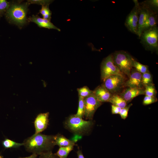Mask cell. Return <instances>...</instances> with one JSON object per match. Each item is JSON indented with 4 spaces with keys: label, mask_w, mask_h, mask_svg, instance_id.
I'll list each match as a JSON object with an SVG mask.
<instances>
[{
    "label": "cell",
    "mask_w": 158,
    "mask_h": 158,
    "mask_svg": "<svg viewBox=\"0 0 158 158\" xmlns=\"http://www.w3.org/2000/svg\"><path fill=\"white\" fill-rule=\"evenodd\" d=\"M54 135H47L41 133H35L24 141L23 145L27 151L38 156L52 150L55 145Z\"/></svg>",
    "instance_id": "cell-1"
},
{
    "label": "cell",
    "mask_w": 158,
    "mask_h": 158,
    "mask_svg": "<svg viewBox=\"0 0 158 158\" xmlns=\"http://www.w3.org/2000/svg\"><path fill=\"white\" fill-rule=\"evenodd\" d=\"M18 2L10 3L9 7L4 15L9 23L20 28L28 22L27 14L29 4L27 2L24 3Z\"/></svg>",
    "instance_id": "cell-2"
},
{
    "label": "cell",
    "mask_w": 158,
    "mask_h": 158,
    "mask_svg": "<svg viewBox=\"0 0 158 158\" xmlns=\"http://www.w3.org/2000/svg\"><path fill=\"white\" fill-rule=\"evenodd\" d=\"M93 124L92 120H85L75 114L70 116L64 123L66 128L71 132L80 135H86L89 133Z\"/></svg>",
    "instance_id": "cell-3"
},
{
    "label": "cell",
    "mask_w": 158,
    "mask_h": 158,
    "mask_svg": "<svg viewBox=\"0 0 158 158\" xmlns=\"http://www.w3.org/2000/svg\"><path fill=\"white\" fill-rule=\"evenodd\" d=\"M112 55L114 65L128 78L133 68V62L135 59L129 54L123 51H116Z\"/></svg>",
    "instance_id": "cell-4"
},
{
    "label": "cell",
    "mask_w": 158,
    "mask_h": 158,
    "mask_svg": "<svg viewBox=\"0 0 158 158\" xmlns=\"http://www.w3.org/2000/svg\"><path fill=\"white\" fill-rule=\"evenodd\" d=\"M127 80L126 76L114 75L106 78L102 84L112 95L119 94L125 88V83Z\"/></svg>",
    "instance_id": "cell-5"
},
{
    "label": "cell",
    "mask_w": 158,
    "mask_h": 158,
    "mask_svg": "<svg viewBox=\"0 0 158 158\" xmlns=\"http://www.w3.org/2000/svg\"><path fill=\"white\" fill-rule=\"evenodd\" d=\"M100 70L101 79L103 81L112 75L126 76L114 65L112 54L109 55L103 60L101 64Z\"/></svg>",
    "instance_id": "cell-6"
},
{
    "label": "cell",
    "mask_w": 158,
    "mask_h": 158,
    "mask_svg": "<svg viewBox=\"0 0 158 158\" xmlns=\"http://www.w3.org/2000/svg\"><path fill=\"white\" fill-rule=\"evenodd\" d=\"M143 44L151 50L157 49L158 30L156 27L144 31L140 37Z\"/></svg>",
    "instance_id": "cell-7"
},
{
    "label": "cell",
    "mask_w": 158,
    "mask_h": 158,
    "mask_svg": "<svg viewBox=\"0 0 158 158\" xmlns=\"http://www.w3.org/2000/svg\"><path fill=\"white\" fill-rule=\"evenodd\" d=\"M133 1L135 6L127 16L125 24L130 31L137 35L140 6L138 1Z\"/></svg>",
    "instance_id": "cell-8"
},
{
    "label": "cell",
    "mask_w": 158,
    "mask_h": 158,
    "mask_svg": "<svg viewBox=\"0 0 158 158\" xmlns=\"http://www.w3.org/2000/svg\"><path fill=\"white\" fill-rule=\"evenodd\" d=\"M85 111L84 116L87 119L92 120L97 109L102 103L99 101L93 94L84 98Z\"/></svg>",
    "instance_id": "cell-9"
},
{
    "label": "cell",
    "mask_w": 158,
    "mask_h": 158,
    "mask_svg": "<svg viewBox=\"0 0 158 158\" xmlns=\"http://www.w3.org/2000/svg\"><path fill=\"white\" fill-rule=\"evenodd\" d=\"M142 76V74L133 68L129 78L125 82V87L143 88Z\"/></svg>",
    "instance_id": "cell-10"
},
{
    "label": "cell",
    "mask_w": 158,
    "mask_h": 158,
    "mask_svg": "<svg viewBox=\"0 0 158 158\" xmlns=\"http://www.w3.org/2000/svg\"><path fill=\"white\" fill-rule=\"evenodd\" d=\"M128 103L136 97L145 95L143 88L127 87L119 94Z\"/></svg>",
    "instance_id": "cell-11"
},
{
    "label": "cell",
    "mask_w": 158,
    "mask_h": 158,
    "mask_svg": "<svg viewBox=\"0 0 158 158\" xmlns=\"http://www.w3.org/2000/svg\"><path fill=\"white\" fill-rule=\"evenodd\" d=\"M49 113H40L35 118L34 124L36 134L40 133L44 130L48 126L49 124Z\"/></svg>",
    "instance_id": "cell-12"
},
{
    "label": "cell",
    "mask_w": 158,
    "mask_h": 158,
    "mask_svg": "<svg viewBox=\"0 0 158 158\" xmlns=\"http://www.w3.org/2000/svg\"><path fill=\"white\" fill-rule=\"evenodd\" d=\"M28 22H33L40 28H47L49 29H54L59 31H60L61 30L54 25L50 21L42 18L37 15H32L28 18Z\"/></svg>",
    "instance_id": "cell-13"
},
{
    "label": "cell",
    "mask_w": 158,
    "mask_h": 158,
    "mask_svg": "<svg viewBox=\"0 0 158 158\" xmlns=\"http://www.w3.org/2000/svg\"><path fill=\"white\" fill-rule=\"evenodd\" d=\"M151 13L147 7H140L137 31V35L139 37L143 32L144 25Z\"/></svg>",
    "instance_id": "cell-14"
},
{
    "label": "cell",
    "mask_w": 158,
    "mask_h": 158,
    "mask_svg": "<svg viewBox=\"0 0 158 158\" xmlns=\"http://www.w3.org/2000/svg\"><path fill=\"white\" fill-rule=\"evenodd\" d=\"M93 91V95L101 103L108 102L112 95L102 84L98 86Z\"/></svg>",
    "instance_id": "cell-15"
},
{
    "label": "cell",
    "mask_w": 158,
    "mask_h": 158,
    "mask_svg": "<svg viewBox=\"0 0 158 158\" xmlns=\"http://www.w3.org/2000/svg\"><path fill=\"white\" fill-rule=\"evenodd\" d=\"M54 140L55 145L59 146V147H65L71 145H75V142L68 139L63 135L58 134L54 135Z\"/></svg>",
    "instance_id": "cell-16"
},
{
    "label": "cell",
    "mask_w": 158,
    "mask_h": 158,
    "mask_svg": "<svg viewBox=\"0 0 158 158\" xmlns=\"http://www.w3.org/2000/svg\"><path fill=\"white\" fill-rule=\"evenodd\" d=\"M108 102L111 103L112 105L123 108L127 105V103L124 99L119 94L112 95Z\"/></svg>",
    "instance_id": "cell-17"
},
{
    "label": "cell",
    "mask_w": 158,
    "mask_h": 158,
    "mask_svg": "<svg viewBox=\"0 0 158 158\" xmlns=\"http://www.w3.org/2000/svg\"><path fill=\"white\" fill-rule=\"evenodd\" d=\"M157 23L156 17L151 12L144 25L143 32L156 27Z\"/></svg>",
    "instance_id": "cell-18"
},
{
    "label": "cell",
    "mask_w": 158,
    "mask_h": 158,
    "mask_svg": "<svg viewBox=\"0 0 158 158\" xmlns=\"http://www.w3.org/2000/svg\"><path fill=\"white\" fill-rule=\"evenodd\" d=\"M74 145L60 147L57 152L55 153L58 158H67L69 153L73 149Z\"/></svg>",
    "instance_id": "cell-19"
},
{
    "label": "cell",
    "mask_w": 158,
    "mask_h": 158,
    "mask_svg": "<svg viewBox=\"0 0 158 158\" xmlns=\"http://www.w3.org/2000/svg\"><path fill=\"white\" fill-rule=\"evenodd\" d=\"M2 144L5 149L16 148L23 145L24 144L16 142L7 138H6L2 142Z\"/></svg>",
    "instance_id": "cell-20"
},
{
    "label": "cell",
    "mask_w": 158,
    "mask_h": 158,
    "mask_svg": "<svg viewBox=\"0 0 158 158\" xmlns=\"http://www.w3.org/2000/svg\"><path fill=\"white\" fill-rule=\"evenodd\" d=\"M85 111L84 98L79 96L78 106L77 112L75 115L83 118L84 117Z\"/></svg>",
    "instance_id": "cell-21"
},
{
    "label": "cell",
    "mask_w": 158,
    "mask_h": 158,
    "mask_svg": "<svg viewBox=\"0 0 158 158\" xmlns=\"http://www.w3.org/2000/svg\"><path fill=\"white\" fill-rule=\"evenodd\" d=\"M49 5H45L42 6L40 10V13L42 16L43 18L50 21L51 19V12L49 8Z\"/></svg>",
    "instance_id": "cell-22"
},
{
    "label": "cell",
    "mask_w": 158,
    "mask_h": 158,
    "mask_svg": "<svg viewBox=\"0 0 158 158\" xmlns=\"http://www.w3.org/2000/svg\"><path fill=\"white\" fill-rule=\"evenodd\" d=\"M133 67L138 72L141 74H143L148 71V67L134 60L133 62Z\"/></svg>",
    "instance_id": "cell-23"
},
{
    "label": "cell",
    "mask_w": 158,
    "mask_h": 158,
    "mask_svg": "<svg viewBox=\"0 0 158 158\" xmlns=\"http://www.w3.org/2000/svg\"><path fill=\"white\" fill-rule=\"evenodd\" d=\"M79 96L85 98L93 94V91L90 90L87 86L78 88Z\"/></svg>",
    "instance_id": "cell-24"
},
{
    "label": "cell",
    "mask_w": 158,
    "mask_h": 158,
    "mask_svg": "<svg viewBox=\"0 0 158 158\" xmlns=\"http://www.w3.org/2000/svg\"><path fill=\"white\" fill-rule=\"evenodd\" d=\"M10 3L6 0H0V19L8 10Z\"/></svg>",
    "instance_id": "cell-25"
},
{
    "label": "cell",
    "mask_w": 158,
    "mask_h": 158,
    "mask_svg": "<svg viewBox=\"0 0 158 158\" xmlns=\"http://www.w3.org/2000/svg\"><path fill=\"white\" fill-rule=\"evenodd\" d=\"M145 87V95L155 97L157 91L154 85L152 83L146 86Z\"/></svg>",
    "instance_id": "cell-26"
},
{
    "label": "cell",
    "mask_w": 158,
    "mask_h": 158,
    "mask_svg": "<svg viewBox=\"0 0 158 158\" xmlns=\"http://www.w3.org/2000/svg\"><path fill=\"white\" fill-rule=\"evenodd\" d=\"M152 77L150 73L148 72L142 74V83L143 86L152 83Z\"/></svg>",
    "instance_id": "cell-27"
},
{
    "label": "cell",
    "mask_w": 158,
    "mask_h": 158,
    "mask_svg": "<svg viewBox=\"0 0 158 158\" xmlns=\"http://www.w3.org/2000/svg\"><path fill=\"white\" fill-rule=\"evenodd\" d=\"M53 0H29L27 3L30 5V4H36L42 5H49L52 3Z\"/></svg>",
    "instance_id": "cell-28"
},
{
    "label": "cell",
    "mask_w": 158,
    "mask_h": 158,
    "mask_svg": "<svg viewBox=\"0 0 158 158\" xmlns=\"http://www.w3.org/2000/svg\"><path fill=\"white\" fill-rule=\"evenodd\" d=\"M157 100L156 97L145 95L142 104L144 105H148L156 102Z\"/></svg>",
    "instance_id": "cell-29"
},
{
    "label": "cell",
    "mask_w": 158,
    "mask_h": 158,
    "mask_svg": "<svg viewBox=\"0 0 158 158\" xmlns=\"http://www.w3.org/2000/svg\"><path fill=\"white\" fill-rule=\"evenodd\" d=\"M132 105V104H130L121 109L119 114L121 118L125 119L127 118L129 109Z\"/></svg>",
    "instance_id": "cell-30"
},
{
    "label": "cell",
    "mask_w": 158,
    "mask_h": 158,
    "mask_svg": "<svg viewBox=\"0 0 158 158\" xmlns=\"http://www.w3.org/2000/svg\"><path fill=\"white\" fill-rule=\"evenodd\" d=\"M38 158H58L55 153L49 151L42 153L40 155Z\"/></svg>",
    "instance_id": "cell-31"
},
{
    "label": "cell",
    "mask_w": 158,
    "mask_h": 158,
    "mask_svg": "<svg viewBox=\"0 0 158 158\" xmlns=\"http://www.w3.org/2000/svg\"><path fill=\"white\" fill-rule=\"evenodd\" d=\"M121 108L118 106L112 105H111V112L113 114H119Z\"/></svg>",
    "instance_id": "cell-32"
},
{
    "label": "cell",
    "mask_w": 158,
    "mask_h": 158,
    "mask_svg": "<svg viewBox=\"0 0 158 158\" xmlns=\"http://www.w3.org/2000/svg\"><path fill=\"white\" fill-rule=\"evenodd\" d=\"M149 4L152 6L157 8L158 6V0H152L149 1Z\"/></svg>",
    "instance_id": "cell-33"
},
{
    "label": "cell",
    "mask_w": 158,
    "mask_h": 158,
    "mask_svg": "<svg viewBox=\"0 0 158 158\" xmlns=\"http://www.w3.org/2000/svg\"><path fill=\"white\" fill-rule=\"evenodd\" d=\"M78 158H85L82 151L79 149L77 152Z\"/></svg>",
    "instance_id": "cell-34"
},
{
    "label": "cell",
    "mask_w": 158,
    "mask_h": 158,
    "mask_svg": "<svg viewBox=\"0 0 158 158\" xmlns=\"http://www.w3.org/2000/svg\"><path fill=\"white\" fill-rule=\"evenodd\" d=\"M38 155L35 154H32L30 156L25 157H19L18 158H38L37 156Z\"/></svg>",
    "instance_id": "cell-35"
},
{
    "label": "cell",
    "mask_w": 158,
    "mask_h": 158,
    "mask_svg": "<svg viewBox=\"0 0 158 158\" xmlns=\"http://www.w3.org/2000/svg\"><path fill=\"white\" fill-rule=\"evenodd\" d=\"M0 158H4V157L3 156L0 155Z\"/></svg>",
    "instance_id": "cell-36"
}]
</instances>
